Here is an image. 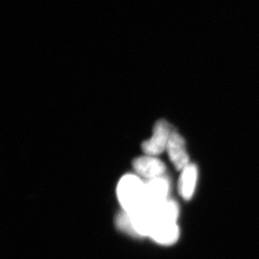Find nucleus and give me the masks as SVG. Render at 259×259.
Here are the masks:
<instances>
[{"label":"nucleus","mask_w":259,"mask_h":259,"mask_svg":"<svg viewBox=\"0 0 259 259\" xmlns=\"http://www.w3.org/2000/svg\"><path fill=\"white\" fill-rule=\"evenodd\" d=\"M169 187V180L164 176L149 180V182L145 184V205L154 208L166 201Z\"/></svg>","instance_id":"nucleus-4"},{"label":"nucleus","mask_w":259,"mask_h":259,"mask_svg":"<svg viewBox=\"0 0 259 259\" xmlns=\"http://www.w3.org/2000/svg\"><path fill=\"white\" fill-rule=\"evenodd\" d=\"M198 179V169L196 164H189L181 170L179 181V192L186 201L192 198Z\"/></svg>","instance_id":"nucleus-8"},{"label":"nucleus","mask_w":259,"mask_h":259,"mask_svg":"<svg viewBox=\"0 0 259 259\" xmlns=\"http://www.w3.org/2000/svg\"><path fill=\"white\" fill-rule=\"evenodd\" d=\"M149 237L161 245H172L180 237V229L176 223H155Z\"/></svg>","instance_id":"nucleus-7"},{"label":"nucleus","mask_w":259,"mask_h":259,"mask_svg":"<svg viewBox=\"0 0 259 259\" xmlns=\"http://www.w3.org/2000/svg\"><path fill=\"white\" fill-rule=\"evenodd\" d=\"M166 150L170 161L178 170L181 171L190 164V158L186 150V141L175 130L170 135Z\"/></svg>","instance_id":"nucleus-6"},{"label":"nucleus","mask_w":259,"mask_h":259,"mask_svg":"<svg viewBox=\"0 0 259 259\" xmlns=\"http://www.w3.org/2000/svg\"><path fill=\"white\" fill-rule=\"evenodd\" d=\"M154 223L152 209L147 205L130 212L123 210L116 218L117 228L135 237L149 236Z\"/></svg>","instance_id":"nucleus-1"},{"label":"nucleus","mask_w":259,"mask_h":259,"mask_svg":"<svg viewBox=\"0 0 259 259\" xmlns=\"http://www.w3.org/2000/svg\"><path fill=\"white\" fill-rule=\"evenodd\" d=\"M173 127L166 120L159 119L155 122L152 137L142 144V150L146 155L158 156L166 150Z\"/></svg>","instance_id":"nucleus-3"},{"label":"nucleus","mask_w":259,"mask_h":259,"mask_svg":"<svg viewBox=\"0 0 259 259\" xmlns=\"http://www.w3.org/2000/svg\"><path fill=\"white\" fill-rule=\"evenodd\" d=\"M151 209L155 223H176L178 219L180 213L178 204L169 199Z\"/></svg>","instance_id":"nucleus-9"},{"label":"nucleus","mask_w":259,"mask_h":259,"mask_svg":"<svg viewBox=\"0 0 259 259\" xmlns=\"http://www.w3.org/2000/svg\"><path fill=\"white\" fill-rule=\"evenodd\" d=\"M117 197L123 210L130 212L145 205V184L138 176L127 175L120 180Z\"/></svg>","instance_id":"nucleus-2"},{"label":"nucleus","mask_w":259,"mask_h":259,"mask_svg":"<svg viewBox=\"0 0 259 259\" xmlns=\"http://www.w3.org/2000/svg\"><path fill=\"white\" fill-rule=\"evenodd\" d=\"M133 167L136 173L149 180L161 177L166 171V167L160 159L146 154L135 159L133 161Z\"/></svg>","instance_id":"nucleus-5"}]
</instances>
